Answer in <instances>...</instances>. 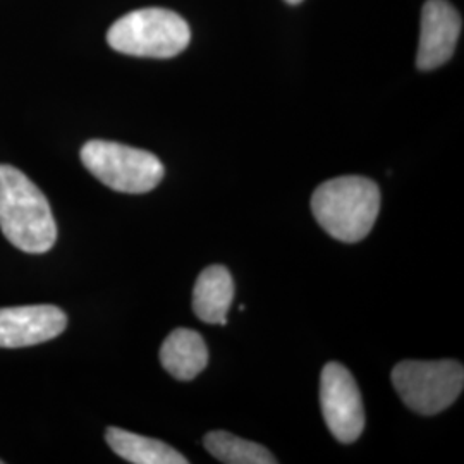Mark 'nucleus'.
Returning <instances> with one entry per match:
<instances>
[{
  "instance_id": "13",
  "label": "nucleus",
  "mask_w": 464,
  "mask_h": 464,
  "mask_svg": "<svg viewBox=\"0 0 464 464\" xmlns=\"http://www.w3.org/2000/svg\"><path fill=\"white\" fill-rule=\"evenodd\" d=\"M287 4H299V2H303V0H285Z\"/></svg>"
},
{
  "instance_id": "9",
  "label": "nucleus",
  "mask_w": 464,
  "mask_h": 464,
  "mask_svg": "<svg viewBox=\"0 0 464 464\" xmlns=\"http://www.w3.org/2000/svg\"><path fill=\"white\" fill-rule=\"evenodd\" d=\"M234 299L231 272L222 266H207L193 289V312L205 324H227V312Z\"/></svg>"
},
{
  "instance_id": "5",
  "label": "nucleus",
  "mask_w": 464,
  "mask_h": 464,
  "mask_svg": "<svg viewBox=\"0 0 464 464\" xmlns=\"http://www.w3.org/2000/svg\"><path fill=\"white\" fill-rule=\"evenodd\" d=\"M392 383L410 410L420 415H437L461 396L464 368L454 360H408L394 366Z\"/></svg>"
},
{
  "instance_id": "3",
  "label": "nucleus",
  "mask_w": 464,
  "mask_h": 464,
  "mask_svg": "<svg viewBox=\"0 0 464 464\" xmlns=\"http://www.w3.org/2000/svg\"><path fill=\"white\" fill-rule=\"evenodd\" d=\"M191 40L183 17L167 9L149 7L117 19L107 34L112 49L150 59H170L181 53Z\"/></svg>"
},
{
  "instance_id": "6",
  "label": "nucleus",
  "mask_w": 464,
  "mask_h": 464,
  "mask_svg": "<svg viewBox=\"0 0 464 464\" xmlns=\"http://www.w3.org/2000/svg\"><path fill=\"white\" fill-rule=\"evenodd\" d=\"M324 420L341 444H353L365 429V410L358 383L346 366L327 363L320 379Z\"/></svg>"
},
{
  "instance_id": "12",
  "label": "nucleus",
  "mask_w": 464,
  "mask_h": 464,
  "mask_svg": "<svg viewBox=\"0 0 464 464\" xmlns=\"http://www.w3.org/2000/svg\"><path fill=\"white\" fill-rule=\"evenodd\" d=\"M205 449L226 464H276L277 459L268 449L251 442L246 439L236 437L229 431H210L203 439Z\"/></svg>"
},
{
  "instance_id": "2",
  "label": "nucleus",
  "mask_w": 464,
  "mask_h": 464,
  "mask_svg": "<svg viewBox=\"0 0 464 464\" xmlns=\"http://www.w3.org/2000/svg\"><path fill=\"white\" fill-rule=\"evenodd\" d=\"M320 227L337 241L358 243L372 231L381 212V189L368 178L344 176L320 184L312 197Z\"/></svg>"
},
{
  "instance_id": "10",
  "label": "nucleus",
  "mask_w": 464,
  "mask_h": 464,
  "mask_svg": "<svg viewBox=\"0 0 464 464\" xmlns=\"http://www.w3.org/2000/svg\"><path fill=\"white\" fill-rule=\"evenodd\" d=\"M160 363L178 381H193L208 363V348L198 332L176 329L160 348Z\"/></svg>"
},
{
  "instance_id": "11",
  "label": "nucleus",
  "mask_w": 464,
  "mask_h": 464,
  "mask_svg": "<svg viewBox=\"0 0 464 464\" xmlns=\"http://www.w3.org/2000/svg\"><path fill=\"white\" fill-rule=\"evenodd\" d=\"M111 449L124 461L133 464H188L181 452L166 442L111 427L105 433Z\"/></svg>"
},
{
  "instance_id": "1",
  "label": "nucleus",
  "mask_w": 464,
  "mask_h": 464,
  "mask_svg": "<svg viewBox=\"0 0 464 464\" xmlns=\"http://www.w3.org/2000/svg\"><path fill=\"white\" fill-rule=\"evenodd\" d=\"M0 229L17 249L47 253L57 241L49 201L19 169L0 164Z\"/></svg>"
},
{
  "instance_id": "4",
  "label": "nucleus",
  "mask_w": 464,
  "mask_h": 464,
  "mask_svg": "<svg viewBox=\"0 0 464 464\" xmlns=\"http://www.w3.org/2000/svg\"><path fill=\"white\" fill-rule=\"evenodd\" d=\"M82 162L100 183L128 195L149 193L166 174L162 162L147 150L103 140H92L84 145Z\"/></svg>"
},
{
  "instance_id": "14",
  "label": "nucleus",
  "mask_w": 464,
  "mask_h": 464,
  "mask_svg": "<svg viewBox=\"0 0 464 464\" xmlns=\"http://www.w3.org/2000/svg\"><path fill=\"white\" fill-rule=\"evenodd\" d=\"M4 463V461H2V459H0V464Z\"/></svg>"
},
{
  "instance_id": "8",
  "label": "nucleus",
  "mask_w": 464,
  "mask_h": 464,
  "mask_svg": "<svg viewBox=\"0 0 464 464\" xmlns=\"http://www.w3.org/2000/svg\"><path fill=\"white\" fill-rule=\"evenodd\" d=\"M67 315L53 304L0 308V348H26L66 331Z\"/></svg>"
},
{
  "instance_id": "7",
  "label": "nucleus",
  "mask_w": 464,
  "mask_h": 464,
  "mask_svg": "<svg viewBox=\"0 0 464 464\" xmlns=\"http://www.w3.org/2000/svg\"><path fill=\"white\" fill-rule=\"evenodd\" d=\"M463 21L448 0H427L421 11L420 45L416 66L420 71H433L444 66L452 57Z\"/></svg>"
}]
</instances>
